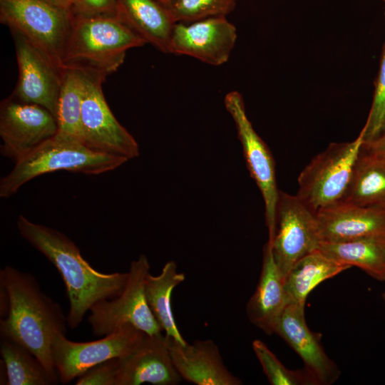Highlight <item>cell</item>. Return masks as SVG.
Segmentation results:
<instances>
[{"instance_id":"37","label":"cell","mask_w":385,"mask_h":385,"mask_svg":"<svg viewBox=\"0 0 385 385\" xmlns=\"http://www.w3.org/2000/svg\"><path fill=\"white\" fill-rule=\"evenodd\" d=\"M235 1H237V0H235Z\"/></svg>"},{"instance_id":"9","label":"cell","mask_w":385,"mask_h":385,"mask_svg":"<svg viewBox=\"0 0 385 385\" xmlns=\"http://www.w3.org/2000/svg\"><path fill=\"white\" fill-rule=\"evenodd\" d=\"M145 333L126 324L101 339L76 342L58 334L51 346V357L59 381L68 384L91 367L113 358H121L135 350Z\"/></svg>"},{"instance_id":"24","label":"cell","mask_w":385,"mask_h":385,"mask_svg":"<svg viewBox=\"0 0 385 385\" xmlns=\"http://www.w3.org/2000/svg\"><path fill=\"white\" fill-rule=\"evenodd\" d=\"M185 279L184 273L178 272L174 261H168L161 272L153 276L148 274L145 283V294L149 308L162 331L167 337L185 345L173 317L171 307L173 290Z\"/></svg>"},{"instance_id":"7","label":"cell","mask_w":385,"mask_h":385,"mask_svg":"<svg viewBox=\"0 0 385 385\" xmlns=\"http://www.w3.org/2000/svg\"><path fill=\"white\" fill-rule=\"evenodd\" d=\"M149 271L147 257L140 255L130 263L128 280L121 294L113 299L100 301L91 307L88 322L93 334L106 336L126 324L146 334L162 333L145 298V283Z\"/></svg>"},{"instance_id":"36","label":"cell","mask_w":385,"mask_h":385,"mask_svg":"<svg viewBox=\"0 0 385 385\" xmlns=\"http://www.w3.org/2000/svg\"><path fill=\"white\" fill-rule=\"evenodd\" d=\"M385 2V0H383Z\"/></svg>"},{"instance_id":"8","label":"cell","mask_w":385,"mask_h":385,"mask_svg":"<svg viewBox=\"0 0 385 385\" xmlns=\"http://www.w3.org/2000/svg\"><path fill=\"white\" fill-rule=\"evenodd\" d=\"M1 21L18 31L58 66L68 38L71 14L44 0H0Z\"/></svg>"},{"instance_id":"11","label":"cell","mask_w":385,"mask_h":385,"mask_svg":"<svg viewBox=\"0 0 385 385\" xmlns=\"http://www.w3.org/2000/svg\"><path fill=\"white\" fill-rule=\"evenodd\" d=\"M225 106L235 122L250 176L262 195L268 230L267 242H271L275 234L276 207L279 192L274 158L249 120L242 95L236 91L229 92L225 97Z\"/></svg>"},{"instance_id":"2","label":"cell","mask_w":385,"mask_h":385,"mask_svg":"<svg viewBox=\"0 0 385 385\" xmlns=\"http://www.w3.org/2000/svg\"><path fill=\"white\" fill-rule=\"evenodd\" d=\"M17 228L22 237L42 253L61 274L69 301L67 322L70 328H76L95 304L117 297L123 292L128 272L97 271L63 233L34 223L23 215L18 218Z\"/></svg>"},{"instance_id":"31","label":"cell","mask_w":385,"mask_h":385,"mask_svg":"<svg viewBox=\"0 0 385 385\" xmlns=\"http://www.w3.org/2000/svg\"><path fill=\"white\" fill-rule=\"evenodd\" d=\"M116 0H75L71 14L80 16L115 15Z\"/></svg>"},{"instance_id":"30","label":"cell","mask_w":385,"mask_h":385,"mask_svg":"<svg viewBox=\"0 0 385 385\" xmlns=\"http://www.w3.org/2000/svg\"><path fill=\"white\" fill-rule=\"evenodd\" d=\"M119 358H113L100 363L83 373L76 385H117Z\"/></svg>"},{"instance_id":"23","label":"cell","mask_w":385,"mask_h":385,"mask_svg":"<svg viewBox=\"0 0 385 385\" xmlns=\"http://www.w3.org/2000/svg\"><path fill=\"white\" fill-rule=\"evenodd\" d=\"M318 250L339 262L359 267L376 280L385 281V235L320 242Z\"/></svg>"},{"instance_id":"3","label":"cell","mask_w":385,"mask_h":385,"mask_svg":"<svg viewBox=\"0 0 385 385\" xmlns=\"http://www.w3.org/2000/svg\"><path fill=\"white\" fill-rule=\"evenodd\" d=\"M71 14L63 63L108 75L123 64L126 51L145 42L116 15Z\"/></svg>"},{"instance_id":"29","label":"cell","mask_w":385,"mask_h":385,"mask_svg":"<svg viewBox=\"0 0 385 385\" xmlns=\"http://www.w3.org/2000/svg\"><path fill=\"white\" fill-rule=\"evenodd\" d=\"M363 128L366 143L376 139L385 130V42L375 83L371 107Z\"/></svg>"},{"instance_id":"35","label":"cell","mask_w":385,"mask_h":385,"mask_svg":"<svg viewBox=\"0 0 385 385\" xmlns=\"http://www.w3.org/2000/svg\"><path fill=\"white\" fill-rule=\"evenodd\" d=\"M381 298H382V300L384 302V304L385 306V292L382 293Z\"/></svg>"},{"instance_id":"4","label":"cell","mask_w":385,"mask_h":385,"mask_svg":"<svg viewBox=\"0 0 385 385\" xmlns=\"http://www.w3.org/2000/svg\"><path fill=\"white\" fill-rule=\"evenodd\" d=\"M127 160L93 150L81 141L56 135L26 157L15 163L0 181V196L9 197L29 180L39 175L67 170L101 174L113 170Z\"/></svg>"},{"instance_id":"12","label":"cell","mask_w":385,"mask_h":385,"mask_svg":"<svg viewBox=\"0 0 385 385\" xmlns=\"http://www.w3.org/2000/svg\"><path fill=\"white\" fill-rule=\"evenodd\" d=\"M58 132L55 115L46 108L11 96L0 104L1 154L15 163Z\"/></svg>"},{"instance_id":"10","label":"cell","mask_w":385,"mask_h":385,"mask_svg":"<svg viewBox=\"0 0 385 385\" xmlns=\"http://www.w3.org/2000/svg\"><path fill=\"white\" fill-rule=\"evenodd\" d=\"M320 242L316 213L297 195L279 190L275 234L268 243L284 279L299 260L318 250Z\"/></svg>"},{"instance_id":"17","label":"cell","mask_w":385,"mask_h":385,"mask_svg":"<svg viewBox=\"0 0 385 385\" xmlns=\"http://www.w3.org/2000/svg\"><path fill=\"white\" fill-rule=\"evenodd\" d=\"M321 242H341L385 235V207L338 202L316 212Z\"/></svg>"},{"instance_id":"22","label":"cell","mask_w":385,"mask_h":385,"mask_svg":"<svg viewBox=\"0 0 385 385\" xmlns=\"http://www.w3.org/2000/svg\"><path fill=\"white\" fill-rule=\"evenodd\" d=\"M351 267L339 262L316 250L299 260L284 279L289 303L304 304L319 284Z\"/></svg>"},{"instance_id":"28","label":"cell","mask_w":385,"mask_h":385,"mask_svg":"<svg viewBox=\"0 0 385 385\" xmlns=\"http://www.w3.org/2000/svg\"><path fill=\"white\" fill-rule=\"evenodd\" d=\"M235 1V0H173L168 9L177 23H190L213 16H226L234 9Z\"/></svg>"},{"instance_id":"16","label":"cell","mask_w":385,"mask_h":385,"mask_svg":"<svg viewBox=\"0 0 385 385\" xmlns=\"http://www.w3.org/2000/svg\"><path fill=\"white\" fill-rule=\"evenodd\" d=\"M181 379L170 357L168 337L162 333L145 334L135 350L119 358L117 385H175Z\"/></svg>"},{"instance_id":"19","label":"cell","mask_w":385,"mask_h":385,"mask_svg":"<svg viewBox=\"0 0 385 385\" xmlns=\"http://www.w3.org/2000/svg\"><path fill=\"white\" fill-rule=\"evenodd\" d=\"M289 304L282 276L267 242L259 282L249 299L246 312L249 320L267 334H274L275 324Z\"/></svg>"},{"instance_id":"34","label":"cell","mask_w":385,"mask_h":385,"mask_svg":"<svg viewBox=\"0 0 385 385\" xmlns=\"http://www.w3.org/2000/svg\"><path fill=\"white\" fill-rule=\"evenodd\" d=\"M157 1L168 8L170 7V6L172 4L173 1V0H157Z\"/></svg>"},{"instance_id":"15","label":"cell","mask_w":385,"mask_h":385,"mask_svg":"<svg viewBox=\"0 0 385 385\" xmlns=\"http://www.w3.org/2000/svg\"><path fill=\"white\" fill-rule=\"evenodd\" d=\"M304 304L289 303L278 318L274 334L279 335L302 359L304 369L317 385H330L341 371L324 350L319 334L308 327Z\"/></svg>"},{"instance_id":"21","label":"cell","mask_w":385,"mask_h":385,"mask_svg":"<svg viewBox=\"0 0 385 385\" xmlns=\"http://www.w3.org/2000/svg\"><path fill=\"white\" fill-rule=\"evenodd\" d=\"M339 202L385 207V157L364 142L347 189Z\"/></svg>"},{"instance_id":"6","label":"cell","mask_w":385,"mask_h":385,"mask_svg":"<svg viewBox=\"0 0 385 385\" xmlns=\"http://www.w3.org/2000/svg\"><path fill=\"white\" fill-rule=\"evenodd\" d=\"M84 73L81 113V140L90 149L127 160L139 155L134 138L117 120L104 97L106 76L81 68Z\"/></svg>"},{"instance_id":"1","label":"cell","mask_w":385,"mask_h":385,"mask_svg":"<svg viewBox=\"0 0 385 385\" xmlns=\"http://www.w3.org/2000/svg\"><path fill=\"white\" fill-rule=\"evenodd\" d=\"M1 337L28 349L42 364L53 384L59 380L51 357L58 334H66L67 317L46 294L37 279L7 265L0 270Z\"/></svg>"},{"instance_id":"18","label":"cell","mask_w":385,"mask_h":385,"mask_svg":"<svg viewBox=\"0 0 385 385\" xmlns=\"http://www.w3.org/2000/svg\"><path fill=\"white\" fill-rule=\"evenodd\" d=\"M167 337L172 361L182 379L197 385L242 384L226 367L217 346L212 340L198 339L192 344L183 345Z\"/></svg>"},{"instance_id":"13","label":"cell","mask_w":385,"mask_h":385,"mask_svg":"<svg viewBox=\"0 0 385 385\" xmlns=\"http://www.w3.org/2000/svg\"><path fill=\"white\" fill-rule=\"evenodd\" d=\"M10 31L19 68L18 81L11 96L43 106L56 117L63 67L55 63L22 34L14 29Z\"/></svg>"},{"instance_id":"25","label":"cell","mask_w":385,"mask_h":385,"mask_svg":"<svg viewBox=\"0 0 385 385\" xmlns=\"http://www.w3.org/2000/svg\"><path fill=\"white\" fill-rule=\"evenodd\" d=\"M83 86V68L64 65L61 70L56 115L57 135L81 141V113Z\"/></svg>"},{"instance_id":"33","label":"cell","mask_w":385,"mask_h":385,"mask_svg":"<svg viewBox=\"0 0 385 385\" xmlns=\"http://www.w3.org/2000/svg\"><path fill=\"white\" fill-rule=\"evenodd\" d=\"M50 4L64 10L66 11L71 12L75 0H44Z\"/></svg>"},{"instance_id":"32","label":"cell","mask_w":385,"mask_h":385,"mask_svg":"<svg viewBox=\"0 0 385 385\" xmlns=\"http://www.w3.org/2000/svg\"><path fill=\"white\" fill-rule=\"evenodd\" d=\"M364 143L376 152L385 157V130L376 139L372 142Z\"/></svg>"},{"instance_id":"26","label":"cell","mask_w":385,"mask_h":385,"mask_svg":"<svg viewBox=\"0 0 385 385\" xmlns=\"http://www.w3.org/2000/svg\"><path fill=\"white\" fill-rule=\"evenodd\" d=\"M0 354L6 369V384H53L40 361L21 344L1 337Z\"/></svg>"},{"instance_id":"5","label":"cell","mask_w":385,"mask_h":385,"mask_svg":"<svg viewBox=\"0 0 385 385\" xmlns=\"http://www.w3.org/2000/svg\"><path fill=\"white\" fill-rule=\"evenodd\" d=\"M364 137L362 128L352 141L330 143L299 173L297 195L315 213L342 200L364 142Z\"/></svg>"},{"instance_id":"20","label":"cell","mask_w":385,"mask_h":385,"mask_svg":"<svg viewBox=\"0 0 385 385\" xmlns=\"http://www.w3.org/2000/svg\"><path fill=\"white\" fill-rule=\"evenodd\" d=\"M115 15L145 43L169 53L177 22L168 7L157 0H116Z\"/></svg>"},{"instance_id":"14","label":"cell","mask_w":385,"mask_h":385,"mask_svg":"<svg viewBox=\"0 0 385 385\" xmlns=\"http://www.w3.org/2000/svg\"><path fill=\"white\" fill-rule=\"evenodd\" d=\"M237 39L235 26L225 16L176 23L169 53L186 55L212 66L225 63Z\"/></svg>"},{"instance_id":"27","label":"cell","mask_w":385,"mask_h":385,"mask_svg":"<svg viewBox=\"0 0 385 385\" xmlns=\"http://www.w3.org/2000/svg\"><path fill=\"white\" fill-rule=\"evenodd\" d=\"M252 349L271 384L317 385L304 369L299 370L287 369L262 341L254 340Z\"/></svg>"}]
</instances>
